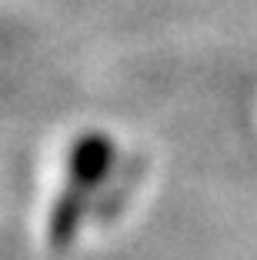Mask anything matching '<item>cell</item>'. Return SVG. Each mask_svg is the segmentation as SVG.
<instances>
[{
	"label": "cell",
	"mask_w": 257,
	"mask_h": 260,
	"mask_svg": "<svg viewBox=\"0 0 257 260\" xmlns=\"http://www.w3.org/2000/svg\"><path fill=\"white\" fill-rule=\"evenodd\" d=\"M113 147L104 134H87L70 153V187L80 193H87V187L100 184L110 170Z\"/></svg>",
	"instance_id": "6da1fadb"
}]
</instances>
